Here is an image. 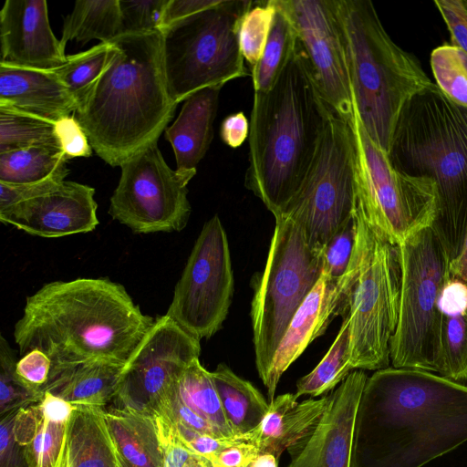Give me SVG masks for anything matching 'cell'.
Listing matches in <instances>:
<instances>
[{"instance_id": "obj_23", "label": "cell", "mask_w": 467, "mask_h": 467, "mask_svg": "<svg viewBox=\"0 0 467 467\" xmlns=\"http://www.w3.org/2000/svg\"><path fill=\"white\" fill-rule=\"evenodd\" d=\"M124 365L105 359L52 363L41 391L50 392L73 405L104 408L118 393Z\"/></svg>"}, {"instance_id": "obj_47", "label": "cell", "mask_w": 467, "mask_h": 467, "mask_svg": "<svg viewBox=\"0 0 467 467\" xmlns=\"http://www.w3.org/2000/svg\"><path fill=\"white\" fill-rule=\"evenodd\" d=\"M259 451L248 433L238 435L235 442L208 460L212 467H248L257 458Z\"/></svg>"}, {"instance_id": "obj_44", "label": "cell", "mask_w": 467, "mask_h": 467, "mask_svg": "<svg viewBox=\"0 0 467 467\" xmlns=\"http://www.w3.org/2000/svg\"><path fill=\"white\" fill-rule=\"evenodd\" d=\"M56 132L61 149L68 160L91 155L92 148L88 137L74 115L57 121Z\"/></svg>"}, {"instance_id": "obj_12", "label": "cell", "mask_w": 467, "mask_h": 467, "mask_svg": "<svg viewBox=\"0 0 467 467\" xmlns=\"http://www.w3.org/2000/svg\"><path fill=\"white\" fill-rule=\"evenodd\" d=\"M353 119L358 144V199L369 220L399 246L431 226L436 214L435 183L395 170L387 152L363 128L355 107Z\"/></svg>"}, {"instance_id": "obj_14", "label": "cell", "mask_w": 467, "mask_h": 467, "mask_svg": "<svg viewBox=\"0 0 467 467\" xmlns=\"http://www.w3.org/2000/svg\"><path fill=\"white\" fill-rule=\"evenodd\" d=\"M233 292L227 235L215 214L196 239L165 315L200 340L209 338L222 328Z\"/></svg>"}, {"instance_id": "obj_39", "label": "cell", "mask_w": 467, "mask_h": 467, "mask_svg": "<svg viewBox=\"0 0 467 467\" xmlns=\"http://www.w3.org/2000/svg\"><path fill=\"white\" fill-rule=\"evenodd\" d=\"M67 425L43 417L35 438L24 447L29 467H57Z\"/></svg>"}, {"instance_id": "obj_26", "label": "cell", "mask_w": 467, "mask_h": 467, "mask_svg": "<svg viewBox=\"0 0 467 467\" xmlns=\"http://www.w3.org/2000/svg\"><path fill=\"white\" fill-rule=\"evenodd\" d=\"M103 409L123 467H162L154 418L114 405Z\"/></svg>"}, {"instance_id": "obj_25", "label": "cell", "mask_w": 467, "mask_h": 467, "mask_svg": "<svg viewBox=\"0 0 467 467\" xmlns=\"http://www.w3.org/2000/svg\"><path fill=\"white\" fill-rule=\"evenodd\" d=\"M57 467H123L102 407L75 405Z\"/></svg>"}, {"instance_id": "obj_57", "label": "cell", "mask_w": 467, "mask_h": 467, "mask_svg": "<svg viewBox=\"0 0 467 467\" xmlns=\"http://www.w3.org/2000/svg\"><path fill=\"white\" fill-rule=\"evenodd\" d=\"M278 460L273 454H259L248 467H277Z\"/></svg>"}, {"instance_id": "obj_36", "label": "cell", "mask_w": 467, "mask_h": 467, "mask_svg": "<svg viewBox=\"0 0 467 467\" xmlns=\"http://www.w3.org/2000/svg\"><path fill=\"white\" fill-rule=\"evenodd\" d=\"M14 350L3 335L0 336V416L36 404L44 393L25 382L16 373Z\"/></svg>"}, {"instance_id": "obj_48", "label": "cell", "mask_w": 467, "mask_h": 467, "mask_svg": "<svg viewBox=\"0 0 467 467\" xmlns=\"http://www.w3.org/2000/svg\"><path fill=\"white\" fill-rule=\"evenodd\" d=\"M16 411L12 410L1 417L0 467H29L24 447L16 442L13 433Z\"/></svg>"}, {"instance_id": "obj_35", "label": "cell", "mask_w": 467, "mask_h": 467, "mask_svg": "<svg viewBox=\"0 0 467 467\" xmlns=\"http://www.w3.org/2000/svg\"><path fill=\"white\" fill-rule=\"evenodd\" d=\"M431 65L441 90L457 104L467 107V54L445 44L433 49Z\"/></svg>"}, {"instance_id": "obj_17", "label": "cell", "mask_w": 467, "mask_h": 467, "mask_svg": "<svg viewBox=\"0 0 467 467\" xmlns=\"http://www.w3.org/2000/svg\"><path fill=\"white\" fill-rule=\"evenodd\" d=\"M94 195L89 185L64 181L47 192L0 211V221L45 238L89 233L99 224Z\"/></svg>"}, {"instance_id": "obj_9", "label": "cell", "mask_w": 467, "mask_h": 467, "mask_svg": "<svg viewBox=\"0 0 467 467\" xmlns=\"http://www.w3.org/2000/svg\"><path fill=\"white\" fill-rule=\"evenodd\" d=\"M322 270V251L309 245L291 219L275 217L265 266L254 282L251 303L255 364L262 381L293 317Z\"/></svg>"}, {"instance_id": "obj_41", "label": "cell", "mask_w": 467, "mask_h": 467, "mask_svg": "<svg viewBox=\"0 0 467 467\" xmlns=\"http://www.w3.org/2000/svg\"><path fill=\"white\" fill-rule=\"evenodd\" d=\"M169 0H119L123 34L144 33L161 29Z\"/></svg>"}, {"instance_id": "obj_59", "label": "cell", "mask_w": 467, "mask_h": 467, "mask_svg": "<svg viewBox=\"0 0 467 467\" xmlns=\"http://www.w3.org/2000/svg\"><path fill=\"white\" fill-rule=\"evenodd\" d=\"M463 6L465 8V11L467 13V0H462Z\"/></svg>"}, {"instance_id": "obj_50", "label": "cell", "mask_w": 467, "mask_h": 467, "mask_svg": "<svg viewBox=\"0 0 467 467\" xmlns=\"http://www.w3.org/2000/svg\"><path fill=\"white\" fill-rule=\"evenodd\" d=\"M51 359L42 351L34 349L16 362V373L28 385L41 390L51 369Z\"/></svg>"}, {"instance_id": "obj_20", "label": "cell", "mask_w": 467, "mask_h": 467, "mask_svg": "<svg viewBox=\"0 0 467 467\" xmlns=\"http://www.w3.org/2000/svg\"><path fill=\"white\" fill-rule=\"evenodd\" d=\"M342 282L321 274L318 281L293 317L263 381L269 403L275 399L284 372L317 337L322 336L332 319L341 315Z\"/></svg>"}, {"instance_id": "obj_3", "label": "cell", "mask_w": 467, "mask_h": 467, "mask_svg": "<svg viewBox=\"0 0 467 467\" xmlns=\"http://www.w3.org/2000/svg\"><path fill=\"white\" fill-rule=\"evenodd\" d=\"M109 43L107 65L77 99L73 115L92 150L114 167L158 141L178 104L166 88L160 30Z\"/></svg>"}, {"instance_id": "obj_52", "label": "cell", "mask_w": 467, "mask_h": 467, "mask_svg": "<svg viewBox=\"0 0 467 467\" xmlns=\"http://www.w3.org/2000/svg\"><path fill=\"white\" fill-rule=\"evenodd\" d=\"M219 1L220 0H169L163 12L161 29L174 22L212 7L217 5Z\"/></svg>"}, {"instance_id": "obj_5", "label": "cell", "mask_w": 467, "mask_h": 467, "mask_svg": "<svg viewBox=\"0 0 467 467\" xmlns=\"http://www.w3.org/2000/svg\"><path fill=\"white\" fill-rule=\"evenodd\" d=\"M388 157L395 170L435 183L431 227L453 260L467 234V107L434 83L414 94L400 113Z\"/></svg>"}, {"instance_id": "obj_45", "label": "cell", "mask_w": 467, "mask_h": 467, "mask_svg": "<svg viewBox=\"0 0 467 467\" xmlns=\"http://www.w3.org/2000/svg\"><path fill=\"white\" fill-rule=\"evenodd\" d=\"M174 426L183 445L192 454L202 457L207 461L220 452L223 449L235 442L238 438V435L227 438H218L196 432L178 424H174Z\"/></svg>"}, {"instance_id": "obj_34", "label": "cell", "mask_w": 467, "mask_h": 467, "mask_svg": "<svg viewBox=\"0 0 467 467\" xmlns=\"http://www.w3.org/2000/svg\"><path fill=\"white\" fill-rule=\"evenodd\" d=\"M436 373L467 386V311L442 314Z\"/></svg>"}, {"instance_id": "obj_49", "label": "cell", "mask_w": 467, "mask_h": 467, "mask_svg": "<svg viewBox=\"0 0 467 467\" xmlns=\"http://www.w3.org/2000/svg\"><path fill=\"white\" fill-rule=\"evenodd\" d=\"M65 180L51 178L36 183L8 184L0 182V211L57 188Z\"/></svg>"}, {"instance_id": "obj_19", "label": "cell", "mask_w": 467, "mask_h": 467, "mask_svg": "<svg viewBox=\"0 0 467 467\" xmlns=\"http://www.w3.org/2000/svg\"><path fill=\"white\" fill-rule=\"evenodd\" d=\"M367 375L353 370L329 394L327 406L286 467H351L356 415Z\"/></svg>"}, {"instance_id": "obj_28", "label": "cell", "mask_w": 467, "mask_h": 467, "mask_svg": "<svg viewBox=\"0 0 467 467\" xmlns=\"http://www.w3.org/2000/svg\"><path fill=\"white\" fill-rule=\"evenodd\" d=\"M122 35L119 0L77 1L65 18L61 46L68 41L85 44L92 39L108 43Z\"/></svg>"}, {"instance_id": "obj_37", "label": "cell", "mask_w": 467, "mask_h": 467, "mask_svg": "<svg viewBox=\"0 0 467 467\" xmlns=\"http://www.w3.org/2000/svg\"><path fill=\"white\" fill-rule=\"evenodd\" d=\"M109 43H102L75 55L67 56L66 62L52 71L77 99L99 78L105 68Z\"/></svg>"}, {"instance_id": "obj_40", "label": "cell", "mask_w": 467, "mask_h": 467, "mask_svg": "<svg viewBox=\"0 0 467 467\" xmlns=\"http://www.w3.org/2000/svg\"><path fill=\"white\" fill-rule=\"evenodd\" d=\"M357 236V225L354 215L327 242L322 250V274L334 282H338L347 272Z\"/></svg>"}, {"instance_id": "obj_8", "label": "cell", "mask_w": 467, "mask_h": 467, "mask_svg": "<svg viewBox=\"0 0 467 467\" xmlns=\"http://www.w3.org/2000/svg\"><path fill=\"white\" fill-rule=\"evenodd\" d=\"M246 0L219 3L161 29L162 67L168 94L180 103L197 90L221 87L249 75L239 43Z\"/></svg>"}, {"instance_id": "obj_6", "label": "cell", "mask_w": 467, "mask_h": 467, "mask_svg": "<svg viewBox=\"0 0 467 467\" xmlns=\"http://www.w3.org/2000/svg\"><path fill=\"white\" fill-rule=\"evenodd\" d=\"M354 107L371 140L389 152L405 103L432 82L388 35L369 0H335Z\"/></svg>"}, {"instance_id": "obj_43", "label": "cell", "mask_w": 467, "mask_h": 467, "mask_svg": "<svg viewBox=\"0 0 467 467\" xmlns=\"http://www.w3.org/2000/svg\"><path fill=\"white\" fill-rule=\"evenodd\" d=\"M162 453V467H184L192 453L183 445L172 421L162 416L154 417Z\"/></svg>"}, {"instance_id": "obj_30", "label": "cell", "mask_w": 467, "mask_h": 467, "mask_svg": "<svg viewBox=\"0 0 467 467\" xmlns=\"http://www.w3.org/2000/svg\"><path fill=\"white\" fill-rule=\"evenodd\" d=\"M182 401L217 429L223 437L235 436L222 408L211 372L193 360L175 384Z\"/></svg>"}, {"instance_id": "obj_38", "label": "cell", "mask_w": 467, "mask_h": 467, "mask_svg": "<svg viewBox=\"0 0 467 467\" xmlns=\"http://www.w3.org/2000/svg\"><path fill=\"white\" fill-rule=\"evenodd\" d=\"M275 13V0L260 2L255 5H253L240 21L238 29L240 47L251 69L263 56Z\"/></svg>"}, {"instance_id": "obj_29", "label": "cell", "mask_w": 467, "mask_h": 467, "mask_svg": "<svg viewBox=\"0 0 467 467\" xmlns=\"http://www.w3.org/2000/svg\"><path fill=\"white\" fill-rule=\"evenodd\" d=\"M68 159L58 148L35 146L0 153V182L29 184L68 174Z\"/></svg>"}, {"instance_id": "obj_58", "label": "cell", "mask_w": 467, "mask_h": 467, "mask_svg": "<svg viewBox=\"0 0 467 467\" xmlns=\"http://www.w3.org/2000/svg\"><path fill=\"white\" fill-rule=\"evenodd\" d=\"M184 467H209V462L206 459L192 454Z\"/></svg>"}, {"instance_id": "obj_51", "label": "cell", "mask_w": 467, "mask_h": 467, "mask_svg": "<svg viewBox=\"0 0 467 467\" xmlns=\"http://www.w3.org/2000/svg\"><path fill=\"white\" fill-rule=\"evenodd\" d=\"M43 412L39 403L19 409L15 416L13 433L18 444L25 447L35 438L41 421Z\"/></svg>"}, {"instance_id": "obj_24", "label": "cell", "mask_w": 467, "mask_h": 467, "mask_svg": "<svg viewBox=\"0 0 467 467\" xmlns=\"http://www.w3.org/2000/svg\"><path fill=\"white\" fill-rule=\"evenodd\" d=\"M221 87H207L190 95L175 121L165 129L174 151L177 171H196L213 138Z\"/></svg>"}, {"instance_id": "obj_18", "label": "cell", "mask_w": 467, "mask_h": 467, "mask_svg": "<svg viewBox=\"0 0 467 467\" xmlns=\"http://www.w3.org/2000/svg\"><path fill=\"white\" fill-rule=\"evenodd\" d=\"M1 64L53 70L66 60L45 0H6L0 12Z\"/></svg>"}, {"instance_id": "obj_32", "label": "cell", "mask_w": 467, "mask_h": 467, "mask_svg": "<svg viewBox=\"0 0 467 467\" xmlns=\"http://www.w3.org/2000/svg\"><path fill=\"white\" fill-rule=\"evenodd\" d=\"M353 371L350 365V319L343 317L337 337L317 366L296 382V398L317 397L333 389Z\"/></svg>"}, {"instance_id": "obj_54", "label": "cell", "mask_w": 467, "mask_h": 467, "mask_svg": "<svg viewBox=\"0 0 467 467\" xmlns=\"http://www.w3.org/2000/svg\"><path fill=\"white\" fill-rule=\"evenodd\" d=\"M250 122L244 112L228 115L222 122L220 136L222 140L230 148L236 149L249 136Z\"/></svg>"}, {"instance_id": "obj_4", "label": "cell", "mask_w": 467, "mask_h": 467, "mask_svg": "<svg viewBox=\"0 0 467 467\" xmlns=\"http://www.w3.org/2000/svg\"><path fill=\"white\" fill-rule=\"evenodd\" d=\"M329 106L296 47L272 88L254 91L244 185L275 217L301 187L317 154Z\"/></svg>"}, {"instance_id": "obj_31", "label": "cell", "mask_w": 467, "mask_h": 467, "mask_svg": "<svg viewBox=\"0 0 467 467\" xmlns=\"http://www.w3.org/2000/svg\"><path fill=\"white\" fill-rule=\"evenodd\" d=\"M275 2V13L263 56L252 68L254 91H267L272 88L297 44V36L291 19L279 0Z\"/></svg>"}, {"instance_id": "obj_15", "label": "cell", "mask_w": 467, "mask_h": 467, "mask_svg": "<svg viewBox=\"0 0 467 467\" xmlns=\"http://www.w3.org/2000/svg\"><path fill=\"white\" fill-rule=\"evenodd\" d=\"M200 354L199 338L166 315L156 317L125 363L112 405L154 418L181 375Z\"/></svg>"}, {"instance_id": "obj_13", "label": "cell", "mask_w": 467, "mask_h": 467, "mask_svg": "<svg viewBox=\"0 0 467 467\" xmlns=\"http://www.w3.org/2000/svg\"><path fill=\"white\" fill-rule=\"evenodd\" d=\"M110 200L113 220L136 234L180 232L191 215L187 185L196 171L171 170L157 141L126 160Z\"/></svg>"}, {"instance_id": "obj_27", "label": "cell", "mask_w": 467, "mask_h": 467, "mask_svg": "<svg viewBox=\"0 0 467 467\" xmlns=\"http://www.w3.org/2000/svg\"><path fill=\"white\" fill-rule=\"evenodd\" d=\"M211 376L234 435H244L254 430L269 408L262 393L224 363H220Z\"/></svg>"}, {"instance_id": "obj_2", "label": "cell", "mask_w": 467, "mask_h": 467, "mask_svg": "<svg viewBox=\"0 0 467 467\" xmlns=\"http://www.w3.org/2000/svg\"><path fill=\"white\" fill-rule=\"evenodd\" d=\"M154 321L109 279L53 281L26 297L14 339L21 356L38 349L52 363L125 364Z\"/></svg>"}, {"instance_id": "obj_7", "label": "cell", "mask_w": 467, "mask_h": 467, "mask_svg": "<svg viewBox=\"0 0 467 467\" xmlns=\"http://www.w3.org/2000/svg\"><path fill=\"white\" fill-rule=\"evenodd\" d=\"M357 236L342 282L341 316L350 319V365L355 369L389 368L401 291L399 246L369 220L357 196Z\"/></svg>"}, {"instance_id": "obj_56", "label": "cell", "mask_w": 467, "mask_h": 467, "mask_svg": "<svg viewBox=\"0 0 467 467\" xmlns=\"http://www.w3.org/2000/svg\"><path fill=\"white\" fill-rule=\"evenodd\" d=\"M450 274L467 285V234L459 254L450 263Z\"/></svg>"}, {"instance_id": "obj_55", "label": "cell", "mask_w": 467, "mask_h": 467, "mask_svg": "<svg viewBox=\"0 0 467 467\" xmlns=\"http://www.w3.org/2000/svg\"><path fill=\"white\" fill-rule=\"evenodd\" d=\"M39 405L44 418L54 422H67L75 408L69 401L50 392H44Z\"/></svg>"}, {"instance_id": "obj_1", "label": "cell", "mask_w": 467, "mask_h": 467, "mask_svg": "<svg viewBox=\"0 0 467 467\" xmlns=\"http://www.w3.org/2000/svg\"><path fill=\"white\" fill-rule=\"evenodd\" d=\"M467 441V386L432 372L387 368L368 378L351 467H422Z\"/></svg>"}, {"instance_id": "obj_46", "label": "cell", "mask_w": 467, "mask_h": 467, "mask_svg": "<svg viewBox=\"0 0 467 467\" xmlns=\"http://www.w3.org/2000/svg\"><path fill=\"white\" fill-rule=\"evenodd\" d=\"M434 4L448 26L451 45L467 54V13L462 0H437Z\"/></svg>"}, {"instance_id": "obj_33", "label": "cell", "mask_w": 467, "mask_h": 467, "mask_svg": "<svg viewBox=\"0 0 467 467\" xmlns=\"http://www.w3.org/2000/svg\"><path fill=\"white\" fill-rule=\"evenodd\" d=\"M35 146L61 149L56 123L0 104V153Z\"/></svg>"}, {"instance_id": "obj_53", "label": "cell", "mask_w": 467, "mask_h": 467, "mask_svg": "<svg viewBox=\"0 0 467 467\" xmlns=\"http://www.w3.org/2000/svg\"><path fill=\"white\" fill-rule=\"evenodd\" d=\"M439 305L442 314L455 315L467 311V285L451 277L441 290Z\"/></svg>"}, {"instance_id": "obj_16", "label": "cell", "mask_w": 467, "mask_h": 467, "mask_svg": "<svg viewBox=\"0 0 467 467\" xmlns=\"http://www.w3.org/2000/svg\"><path fill=\"white\" fill-rule=\"evenodd\" d=\"M295 27L316 87L344 117L354 114L348 60L335 0H279Z\"/></svg>"}, {"instance_id": "obj_21", "label": "cell", "mask_w": 467, "mask_h": 467, "mask_svg": "<svg viewBox=\"0 0 467 467\" xmlns=\"http://www.w3.org/2000/svg\"><path fill=\"white\" fill-rule=\"evenodd\" d=\"M0 104L55 123L70 116L78 107L75 97L54 71L1 63Z\"/></svg>"}, {"instance_id": "obj_22", "label": "cell", "mask_w": 467, "mask_h": 467, "mask_svg": "<svg viewBox=\"0 0 467 467\" xmlns=\"http://www.w3.org/2000/svg\"><path fill=\"white\" fill-rule=\"evenodd\" d=\"M296 400L292 393L275 398L262 422L248 432L260 454H273L278 460L285 449L306 438L325 411L329 395L302 402Z\"/></svg>"}, {"instance_id": "obj_11", "label": "cell", "mask_w": 467, "mask_h": 467, "mask_svg": "<svg viewBox=\"0 0 467 467\" xmlns=\"http://www.w3.org/2000/svg\"><path fill=\"white\" fill-rule=\"evenodd\" d=\"M353 116L344 117L329 107L314 161L281 214L320 251L352 219L356 208L358 144Z\"/></svg>"}, {"instance_id": "obj_10", "label": "cell", "mask_w": 467, "mask_h": 467, "mask_svg": "<svg viewBox=\"0 0 467 467\" xmlns=\"http://www.w3.org/2000/svg\"><path fill=\"white\" fill-rule=\"evenodd\" d=\"M401 291L398 326L390 341L393 368L436 373L442 313L441 290L451 260L431 226L399 245Z\"/></svg>"}, {"instance_id": "obj_42", "label": "cell", "mask_w": 467, "mask_h": 467, "mask_svg": "<svg viewBox=\"0 0 467 467\" xmlns=\"http://www.w3.org/2000/svg\"><path fill=\"white\" fill-rule=\"evenodd\" d=\"M158 415H162L170 419L174 424L183 426L196 432L212 435L218 438H227L223 437L222 433L211 423H209L206 420L202 418L182 401L176 392L175 385L173 386L163 404L161 406L156 416Z\"/></svg>"}]
</instances>
